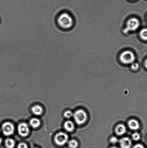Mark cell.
Segmentation results:
<instances>
[{"instance_id":"obj_1","label":"cell","mask_w":147,"mask_h":148,"mask_svg":"<svg viewBox=\"0 0 147 148\" xmlns=\"http://www.w3.org/2000/svg\"><path fill=\"white\" fill-rule=\"evenodd\" d=\"M56 23L60 29L67 30L71 28L73 25V20L71 15L67 12H61L58 14Z\"/></svg>"},{"instance_id":"obj_2","label":"cell","mask_w":147,"mask_h":148,"mask_svg":"<svg viewBox=\"0 0 147 148\" xmlns=\"http://www.w3.org/2000/svg\"><path fill=\"white\" fill-rule=\"evenodd\" d=\"M73 116L76 124L79 125L84 124L87 119V113L84 110L81 109L76 111L73 114Z\"/></svg>"},{"instance_id":"obj_3","label":"cell","mask_w":147,"mask_h":148,"mask_svg":"<svg viewBox=\"0 0 147 148\" xmlns=\"http://www.w3.org/2000/svg\"><path fill=\"white\" fill-rule=\"evenodd\" d=\"M135 59L134 54L130 51H126L121 54L120 60L122 63L125 64H131L134 63Z\"/></svg>"},{"instance_id":"obj_4","label":"cell","mask_w":147,"mask_h":148,"mask_svg":"<svg viewBox=\"0 0 147 148\" xmlns=\"http://www.w3.org/2000/svg\"><path fill=\"white\" fill-rule=\"evenodd\" d=\"M140 24L139 20L137 18H132L128 20L126 27L123 30V33L127 34L129 32L135 31L139 28Z\"/></svg>"},{"instance_id":"obj_5","label":"cell","mask_w":147,"mask_h":148,"mask_svg":"<svg viewBox=\"0 0 147 148\" xmlns=\"http://www.w3.org/2000/svg\"><path fill=\"white\" fill-rule=\"evenodd\" d=\"M68 136L66 133L60 132L57 133L54 137V141L59 146H63L67 143Z\"/></svg>"},{"instance_id":"obj_6","label":"cell","mask_w":147,"mask_h":148,"mask_svg":"<svg viewBox=\"0 0 147 148\" xmlns=\"http://www.w3.org/2000/svg\"><path fill=\"white\" fill-rule=\"evenodd\" d=\"M1 128L4 134L6 136H9L12 135L14 134L15 130L14 125L9 122L4 123L2 125Z\"/></svg>"},{"instance_id":"obj_7","label":"cell","mask_w":147,"mask_h":148,"mask_svg":"<svg viewBox=\"0 0 147 148\" xmlns=\"http://www.w3.org/2000/svg\"><path fill=\"white\" fill-rule=\"evenodd\" d=\"M18 131L20 136L22 137H26L29 134V127L26 123H21L18 126Z\"/></svg>"},{"instance_id":"obj_8","label":"cell","mask_w":147,"mask_h":148,"mask_svg":"<svg viewBox=\"0 0 147 148\" xmlns=\"http://www.w3.org/2000/svg\"><path fill=\"white\" fill-rule=\"evenodd\" d=\"M119 144L122 148H130L131 147V140L128 137H124L119 140Z\"/></svg>"},{"instance_id":"obj_9","label":"cell","mask_w":147,"mask_h":148,"mask_svg":"<svg viewBox=\"0 0 147 148\" xmlns=\"http://www.w3.org/2000/svg\"><path fill=\"white\" fill-rule=\"evenodd\" d=\"M128 125L129 129L133 130H138L140 127L139 122L134 119H132L129 120L128 121Z\"/></svg>"},{"instance_id":"obj_10","label":"cell","mask_w":147,"mask_h":148,"mask_svg":"<svg viewBox=\"0 0 147 148\" xmlns=\"http://www.w3.org/2000/svg\"><path fill=\"white\" fill-rule=\"evenodd\" d=\"M126 132V128L124 125L119 124L117 126L115 129V132L118 136H122Z\"/></svg>"},{"instance_id":"obj_11","label":"cell","mask_w":147,"mask_h":148,"mask_svg":"<svg viewBox=\"0 0 147 148\" xmlns=\"http://www.w3.org/2000/svg\"><path fill=\"white\" fill-rule=\"evenodd\" d=\"M64 127L65 130L68 132H73L75 129L74 123L70 120L66 121L64 123Z\"/></svg>"},{"instance_id":"obj_12","label":"cell","mask_w":147,"mask_h":148,"mask_svg":"<svg viewBox=\"0 0 147 148\" xmlns=\"http://www.w3.org/2000/svg\"><path fill=\"white\" fill-rule=\"evenodd\" d=\"M31 111L36 115H40L43 114V110L42 107L39 105H35L31 108Z\"/></svg>"},{"instance_id":"obj_13","label":"cell","mask_w":147,"mask_h":148,"mask_svg":"<svg viewBox=\"0 0 147 148\" xmlns=\"http://www.w3.org/2000/svg\"><path fill=\"white\" fill-rule=\"evenodd\" d=\"M40 124H41V122L38 119L35 118L31 119L30 121V125L33 128H36L39 127Z\"/></svg>"},{"instance_id":"obj_14","label":"cell","mask_w":147,"mask_h":148,"mask_svg":"<svg viewBox=\"0 0 147 148\" xmlns=\"http://www.w3.org/2000/svg\"><path fill=\"white\" fill-rule=\"evenodd\" d=\"M15 142L11 138H7L5 140V144L7 148H13L15 146Z\"/></svg>"},{"instance_id":"obj_15","label":"cell","mask_w":147,"mask_h":148,"mask_svg":"<svg viewBox=\"0 0 147 148\" xmlns=\"http://www.w3.org/2000/svg\"><path fill=\"white\" fill-rule=\"evenodd\" d=\"M140 35L142 40H147V28H144L141 30Z\"/></svg>"},{"instance_id":"obj_16","label":"cell","mask_w":147,"mask_h":148,"mask_svg":"<svg viewBox=\"0 0 147 148\" xmlns=\"http://www.w3.org/2000/svg\"><path fill=\"white\" fill-rule=\"evenodd\" d=\"M69 147L70 148H76L78 146V143L77 141L75 140H70L68 143Z\"/></svg>"},{"instance_id":"obj_17","label":"cell","mask_w":147,"mask_h":148,"mask_svg":"<svg viewBox=\"0 0 147 148\" xmlns=\"http://www.w3.org/2000/svg\"><path fill=\"white\" fill-rule=\"evenodd\" d=\"M132 137L133 140H135V141H138L140 139L141 136L139 133L136 132L132 134Z\"/></svg>"},{"instance_id":"obj_18","label":"cell","mask_w":147,"mask_h":148,"mask_svg":"<svg viewBox=\"0 0 147 148\" xmlns=\"http://www.w3.org/2000/svg\"><path fill=\"white\" fill-rule=\"evenodd\" d=\"M73 113L70 111H67L64 113V116L67 119H70L71 117L73 116Z\"/></svg>"},{"instance_id":"obj_19","label":"cell","mask_w":147,"mask_h":148,"mask_svg":"<svg viewBox=\"0 0 147 148\" xmlns=\"http://www.w3.org/2000/svg\"><path fill=\"white\" fill-rule=\"evenodd\" d=\"M131 69L133 71L137 70L139 69V64L137 63H133L131 64Z\"/></svg>"},{"instance_id":"obj_20","label":"cell","mask_w":147,"mask_h":148,"mask_svg":"<svg viewBox=\"0 0 147 148\" xmlns=\"http://www.w3.org/2000/svg\"><path fill=\"white\" fill-rule=\"evenodd\" d=\"M110 142L111 143H113V144H115L119 142V140H118L117 138L115 137H112L110 139Z\"/></svg>"},{"instance_id":"obj_21","label":"cell","mask_w":147,"mask_h":148,"mask_svg":"<svg viewBox=\"0 0 147 148\" xmlns=\"http://www.w3.org/2000/svg\"><path fill=\"white\" fill-rule=\"evenodd\" d=\"M17 148H28V147L25 143H21L18 144Z\"/></svg>"},{"instance_id":"obj_22","label":"cell","mask_w":147,"mask_h":148,"mask_svg":"<svg viewBox=\"0 0 147 148\" xmlns=\"http://www.w3.org/2000/svg\"><path fill=\"white\" fill-rule=\"evenodd\" d=\"M133 148H145L144 146L140 144H138L135 145Z\"/></svg>"},{"instance_id":"obj_23","label":"cell","mask_w":147,"mask_h":148,"mask_svg":"<svg viewBox=\"0 0 147 148\" xmlns=\"http://www.w3.org/2000/svg\"><path fill=\"white\" fill-rule=\"evenodd\" d=\"M145 67H146V68L147 69V59H146V60H145Z\"/></svg>"},{"instance_id":"obj_24","label":"cell","mask_w":147,"mask_h":148,"mask_svg":"<svg viewBox=\"0 0 147 148\" xmlns=\"http://www.w3.org/2000/svg\"><path fill=\"white\" fill-rule=\"evenodd\" d=\"M110 148H119L117 147H115V146H113V147H111Z\"/></svg>"},{"instance_id":"obj_25","label":"cell","mask_w":147,"mask_h":148,"mask_svg":"<svg viewBox=\"0 0 147 148\" xmlns=\"http://www.w3.org/2000/svg\"><path fill=\"white\" fill-rule=\"evenodd\" d=\"M1 139H0V143H1Z\"/></svg>"},{"instance_id":"obj_26","label":"cell","mask_w":147,"mask_h":148,"mask_svg":"<svg viewBox=\"0 0 147 148\" xmlns=\"http://www.w3.org/2000/svg\"><path fill=\"white\" fill-rule=\"evenodd\" d=\"M38 148L35 147V148Z\"/></svg>"}]
</instances>
